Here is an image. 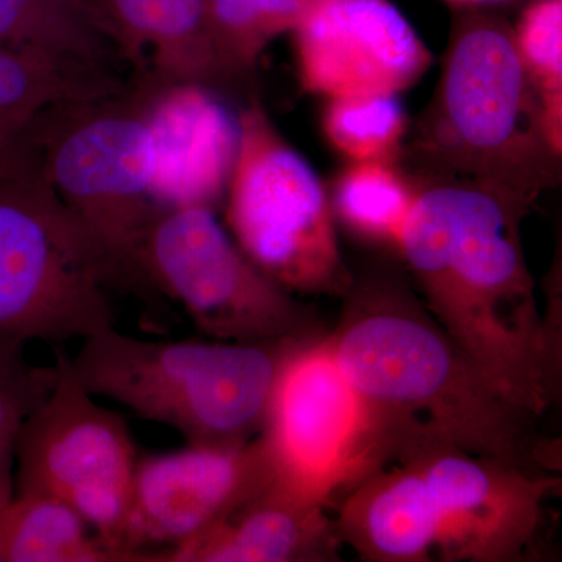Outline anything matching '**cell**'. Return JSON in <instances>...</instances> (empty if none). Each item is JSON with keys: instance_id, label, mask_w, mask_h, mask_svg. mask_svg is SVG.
<instances>
[{"instance_id": "13", "label": "cell", "mask_w": 562, "mask_h": 562, "mask_svg": "<svg viewBox=\"0 0 562 562\" xmlns=\"http://www.w3.org/2000/svg\"><path fill=\"white\" fill-rule=\"evenodd\" d=\"M292 33L303 90L328 99L397 95L432 65L390 0H316Z\"/></svg>"}, {"instance_id": "21", "label": "cell", "mask_w": 562, "mask_h": 562, "mask_svg": "<svg viewBox=\"0 0 562 562\" xmlns=\"http://www.w3.org/2000/svg\"><path fill=\"white\" fill-rule=\"evenodd\" d=\"M306 0H205L211 38L233 81L257 68L269 44L294 31Z\"/></svg>"}, {"instance_id": "19", "label": "cell", "mask_w": 562, "mask_h": 562, "mask_svg": "<svg viewBox=\"0 0 562 562\" xmlns=\"http://www.w3.org/2000/svg\"><path fill=\"white\" fill-rule=\"evenodd\" d=\"M125 88L114 72L70 68L0 46V146L10 147L33 117L52 106L105 98Z\"/></svg>"}, {"instance_id": "5", "label": "cell", "mask_w": 562, "mask_h": 562, "mask_svg": "<svg viewBox=\"0 0 562 562\" xmlns=\"http://www.w3.org/2000/svg\"><path fill=\"white\" fill-rule=\"evenodd\" d=\"M147 87L61 103L18 136L36 171L65 203L109 268L113 290L150 291L144 244L162 213L154 195Z\"/></svg>"}, {"instance_id": "16", "label": "cell", "mask_w": 562, "mask_h": 562, "mask_svg": "<svg viewBox=\"0 0 562 562\" xmlns=\"http://www.w3.org/2000/svg\"><path fill=\"white\" fill-rule=\"evenodd\" d=\"M327 508L295 494L272 475L201 538L166 562H312L338 557Z\"/></svg>"}, {"instance_id": "26", "label": "cell", "mask_w": 562, "mask_h": 562, "mask_svg": "<svg viewBox=\"0 0 562 562\" xmlns=\"http://www.w3.org/2000/svg\"><path fill=\"white\" fill-rule=\"evenodd\" d=\"M5 151H7V150H5V149H3V147H2V146H0V158H2V155H3V154H5Z\"/></svg>"}, {"instance_id": "15", "label": "cell", "mask_w": 562, "mask_h": 562, "mask_svg": "<svg viewBox=\"0 0 562 562\" xmlns=\"http://www.w3.org/2000/svg\"><path fill=\"white\" fill-rule=\"evenodd\" d=\"M140 81L233 83L211 38L205 0H81Z\"/></svg>"}, {"instance_id": "25", "label": "cell", "mask_w": 562, "mask_h": 562, "mask_svg": "<svg viewBox=\"0 0 562 562\" xmlns=\"http://www.w3.org/2000/svg\"><path fill=\"white\" fill-rule=\"evenodd\" d=\"M453 9H480V7H491L494 3L506 2V0H443Z\"/></svg>"}, {"instance_id": "17", "label": "cell", "mask_w": 562, "mask_h": 562, "mask_svg": "<svg viewBox=\"0 0 562 562\" xmlns=\"http://www.w3.org/2000/svg\"><path fill=\"white\" fill-rule=\"evenodd\" d=\"M0 46L99 72L122 60L81 0H0Z\"/></svg>"}, {"instance_id": "12", "label": "cell", "mask_w": 562, "mask_h": 562, "mask_svg": "<svg viewBox=\"0 0 562 562\" xmlns=\"http://www.w3.org/2000/svg\"><path fill=\"white\" fill-rule=\"evenodd\" d=\"M272 475L260 436L241 443H188L138 458L121 531V549L139 562L201 538Z\"/></svg>"}, {"instance_id": "3", "label": "cell", "mask_w": 562, "mask_h": 562, "mask_svg": "<svg viewBox=\"0 0 562 562\" xmlns=\"http://www.w3.org/2000/svg\"><path fill=\"white\" fill-rule=\"evenodd\" d=\"M561 480L441 449L390 462L338 503L339 542L372 562H520Z\"/></svg>"}, {"instance_id": "14", "label": "cell", "mask_w": 562, "mask_h": 562, "mask_svg": "<svg viewBox=\"0 0 562 562\" xmlns=\"http://www.w3.org/2000/svg\"><path fill=\"white\" fill-rule=\"evenodd\" d=\"M147 87L154 195L162 210L224 203L239 147L238 116L198 83Z\"/></svg>"}, {"instance_id": "7", "label": "cell", "mask_w": 562, "mask_h": 562, "mask_svg": "<svg viewBox=\"0 0 562 562\" xmlns=\"http://www.w3.org/2000/svg\"><path fill=\"white\" fill-rule=\"evenodd\" d=\"M110 290L101 251L13 143L0 158V346L113 328Z\"/></svg>"}, {"instance_id": "18", "label": "cell", "mask_w": 562, "mask_h": 562, "mask_svg": "<svg viewBox=\"0 0 562 562\" xmlns=\"http://www.w3.org/2000/svg\"><path fill=\"white\" fill-rule=\"evenodd\" d=\"M0 562H132L50 495L14 492L0 508Z\"/></svg>"}, {"instance_id": "10", "label": "cell", "mask_w": 562, "mask_h": 562, "mask_svg": "<svg viewBox=\"0 0 562 562\" xmlns=\"http://www.w3.org/2000/svg\"><path fill=\"white\" fill-rule=\"evenodd\" d=\"M144 279L216 341L269 344L317 335L312 313L244 255L214 210H165L147 235Z\"/></svg>"}, {"instance_id": "20", "label": "cell", "mask_w": 562, "mask_h": 562, "mask_svg": "<svg viewBox=\"0 0 562 562\" xmlns=\"http://www.w3.org/2000/svg\"><path fill=\"white\" fill-rule=\"evenodd\" d=\"M417 183L394 162H353L336 179L333 213L360 239L397 249Z\"/></svg>"}, {"instance_id": "9", "label": "cell", "mask_w": 562, "mask_h": 562, "mask_svg": "<svg viewBox=\"0 0 562 562\" xmlns=\"http://www.w3.org/2000/svg\"><path fill=\"white\" fill-rule=\"evenodd\" d=\"M258 436L272 479L325 508L386 464L371 409L336 360L330 335L284 350Z\"/></svg>"}, {"instance_id": "24", "label": "cell", "mask_w": 562, "mask_h": 562, "mask_svg": "<svg viewBox=\"0 0 562 562\" xmlns=\"http://www.w3.org/2000/svg\"><path fill=\"white\" fill-rule=\"evenodd\" d=\"M57 379V361L35 364L25 357V346H0V508L14 495V453L22 425Z\"/></svg>"}, {"instance_id": "11", "label": "cell", "mask_w": 562, "mask_h": 562, "mask_svg": "<svg viewBox=\"0 0 562 562\" xmlns=\"http://www.w3.org/2000/svg\"><path fill=\"white\" fill-rule=\"evenodd\" d=\"M58 379L22 425L14 460V492L65 502L111 549L121 531L138 453L120 413L85 390L63 347H55Z\"/></svg>"}, {"instance_id": "23", "label": "cell", "mask_w": 562, "mask_h": 562, "mask_svg": "<svg viewBox=\"0 0 562 562\" xmlns=\"http://www.w3.org/2000/svg\"><path fill=\"white\" fill-rule=\"evenodd\" d=\"M513 29L541 103L547 138L562 155V0H531Z\"/></svg>"}, {"instance_id": "27", "label": "cell", "mask_w": 562, "mask_h": 562, "mask_svg": "<svg viewBox=\"0 0 562 562\" xmlns=\"http://www.w3.org/2000/svg\"><path fill=\"white\" fill-rule=\"evenodd\" d=\"M306 2L313 3V2H316V0H306Z\"/></svg>"}, {"instance_id": "8", "label": "cell", "mask_w": 562, "mask_h": 562, "mask_svg": "<svg viewBox=\"0 0 562 562\" xmlns=\"http://www.w3.org/2000/svg\"><path fill=\"white\" fill-rule=\"evenodd\" d=\"M239 147L225 192V228L247 258L292 294L346 295L330 198L258 99L238 114Z\"/></svg>"}, {"instance_id": "4", "label": "cell", "mask_w": 562, "mask_h": 562, "mask_svg": "<svg viewBox=\"0 0 562 562\" xmlns=\"http://www.w3.org/2000/svg\"><path fill=\"white\" fill-rule=\"evenodd\" d=\"M403 144L413 179H468L535 202L561 181L514 29L487 7L457 10L441 79Z\"/></svg>"}, {"instance_id": "22", "label": "cell", "mask_w": 562, "mask_h": 562, "mask_svg": "<svg viewBox=\"0 0 562 562\" xmlns=\"http://www.w3.org/2000/svg\"><path fill=\"white\" fill-rule=\"evenodd\" d=\"M325 136L353 162L401 160L408 117L397 95L330 99L322 117Z\"/></svg>"}, {"instance_id": "1", "label": "cell", "mask_w": 562, "mask_h": 562, "mask_svg": "<svg viewBox=\"0 0 562 562\" xmlns=\"http://www.w3.org/2000/svg\"><path fill=\"white\" fill-rule=\"evenodd\" d=\"M414 180L397 249L425 308L514 402L541 417L557 391V347L520 236L535 202L483 181Z\"/></svg>"}, {"instance_id": "6", "label": "cell", "mask_w": 562, "mask_h": 562, "mask_svg": "<svg viewBox=\"0 0 562 562\" xmlns=\"http://www.w3.org/2000/svg\"><path fill=\"white\" fill-rule=\"evenodd\" d=\"M291 342L158 341L113 327L69 357L94 397L168 425L188 443H241L260 435Z\"/></svg>"}, {"instance_id": "2", "label": "cell", "mask_w": 562, "mask_h": 562, "mask_svg": "<svg viewBox=\"0 0 562 562\" xmlns=\"http://www.w3.org/2000/svg\"><path fill=\"white\" fill-rule=\"evenodd\" d=\"M330 339L371 409L386 464L452 449L549 473L538 416L490 379L397 281L353 280Z\"/></svg>"}]
</instances>
